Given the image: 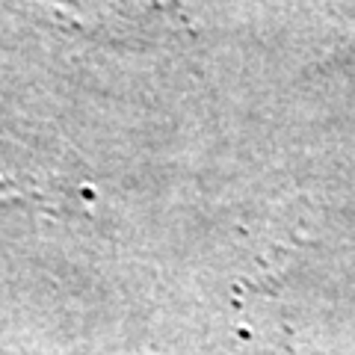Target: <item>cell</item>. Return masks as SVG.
<instances>
[{
    "mask_svg": "<svg viewBox=\"0 0 355 355\" xmlns=\"http://www.w3.org/2000/svg\"><path fill=\"white\" fill-rule=\"evenodd\" d=\"M24 9L53 24L95 36H121L142 18V0H21Z\"/></svg>",
    "mask_w": 355,
    "mask_h": 355,
    "instance_id": "6da1fadb",
    "label": "cell"
}]
</instances>
